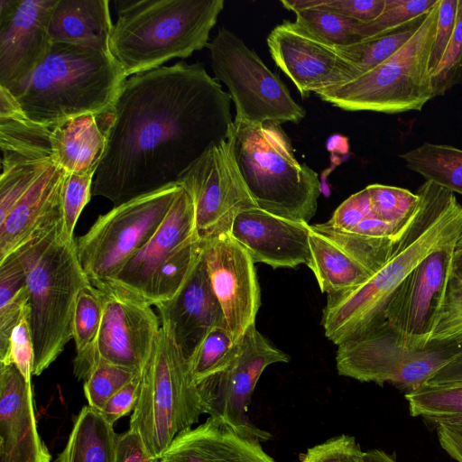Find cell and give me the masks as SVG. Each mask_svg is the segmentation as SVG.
I'll list each match as a JSON object with an SVG mask.
<instances>
[{
    "instance_id": "6da1fadb",
    "label": "cell",
    "mask_w": 462,
    "mask_h": 462,
    "mask_svg": "<svg viewBox=\"0 0 462 462\" xmlns=\"http://www.w3.org/2000/svg\"><path fill=\"white\" fill-rule=\"evenodd\" d=\"M231 101L199 62L126 79L105 115L106 146L92 195L117 206L176 182L210 145L228 138Z\"/></svg>"
},
{
    "instance_id": "7a4b0ae2",
    "label": "cell",
    "mask_w": 462,
    "mask_h": 462,
    "mask_svg": "<svg viewBox=\"0 0 462 462\" xmlns=\"http://www.w3.org/2000/svg\"><path fill=\"white\" fill-rule=\"evenodd\" d=\"M416 194V209L384 263L356 288L327 295L321 325L336 346L381 322L408 274L430 253L457 245L462 233V205L455 194L426 180Z\"/></svg>"
},
{
    "instance_id": "3957f363",
    "label": "cell",
    "mask_w": 462,
    "mask_h": 462,
    "mask_svg": "<svg viewBox=\"0 0 462 462\" xmlns=\"http://www.w3.org/2000/svg\"><path fill=\"white\" fill-rule=\"evenodd\" d=\"M109 53L126 78L208 45L223 0H117Z\"/></svg>"
},
{
    "instance_id": "277c9868",
    "label": "cell",
    "mask_w": 462,
    "mask_h": 462,
    "mask_svg": "<svg viewBox=\"0 0 462 462\" xmlns=\"http://www.w3.org/2000/svg\"><path fill=\"white\" fill-rule=\"evenodd\" d=\"M126 79L110 53L52 43L15 97L30 121L52 128L79 116L111 110Z\"/></svg>"
},
{
    "instance_id": "5b68a950",
    "label": "cell",
    "mask_w": 462,
    "mask_h": 462,
    "mask_svg": "<svg viewBox=\"0 0 462 462\" xmlns=\"http://www.w3.org/2000/svg\"><path fill=\"white\" fill-rule=\"evenodd\" d=\"M15 252L26 271L34 348L32 375H40L72 338L76 298L89 281L80 265L76 241L64 236L62 223Z\"/></svg>"
},
{
    "instance_id": "8992f818",
    "label": "cell",
    "mask_w": 462,
    "mask_h": 462,
    "mask_svg": "<svg viewBox=\"0 0 462 462\" xmlns=\"http://www.w3.org/2000/svg\"><path fill=\"white\" fill-rule=\"evenodd\" d=\"M236 161L257 208L271 214L308 223L321 193L318 174L295 157L281 125L234 121Z\"/></svg>"
},
{
    "instance_id": "52a82bcc",
    "label": "cell",
    "mask_w": 462,
    "mask_h": 462,
    "mask_svg": "<svg viewBox=\"0 0 462 462\" xmlns=\"http://www.w3.org/2000/svg\"><path fill=\"white\" fill-rule=\"evenodd\" d=\"M439 0L412 36L384 61L350 81L316 93L346 111L397 114L420 111L434 97L430 59Z\"/></svg>"
},
{
    "instance_id": "ba28073f",
    "label": "cell",
    "mask_w": 462,
    "mask_h": 462,
    "mask_svg": "<svg viewBox=\"0 0 462 462\" xmlns=\"http://www.w3.org/2000/svg\"><path fill=\"white\" fill-rule=\"evenodd\" d=\"M205 413L188 359L161 326L151 358L141 374L137 404L129 429L139 434L148 455L159 458L180 432Z\"/></svg>"
},
{
    "instance_id": "9c48e42d",
    "label": "cell",
    "mask_w": 462,
    "mask_h": 462,
    "mask_svg": "<svg viewBox=\"0 0 462 462\" xmlns=\"http://www.w3.org/2000/svg\"><path fill=\"white\" fill-rule=\"evenodd\" d=\"M337 374L360 382L391 383L406 393L424 385L438 371L462 356V343L406 345L384 321L337 346Z\"/></svg>"
},
{
    "instance_id": "30bf717a",
    "label": "cell",
    "mask_w": 462,
    "mask_h": 462,
    "mask_svg": "<svg viewBox=\"0 0 462 462\" xmlns=\"http://www.w3.org/2000/svg\"><path fill=\"white\" fill-rule=\"evenodd\" d=\"M182 187L171 183L115 206L76 241L84 273L96 288L109 283L150 240Z\"/></svg>"
},
{
    "instance_id": "8fae6325",
    "label": "cell",
    "mask_w": 462,
    "mask_h": 462,
    "mask_svg": "<svg viewBox=\"0 0 462 462\" xmlns=\"http://www.w3.org/2000/svg\"><path fill=\"white\" fill-rule=\"evenodd\" d=\"M208 47L215 79L226 86L235 104L234 121L297 124L305 116L280 76L236 34L221 27Z\"/></svg>"
},
{
    "instance_id": "7c38bea8",
    "label": "cell",
    "mask_w": 462,
    "mask_h": 462,
    "mask_svg": "<svg viewBox=\"0 0 462 462\" xmlns=\"http://www.w3.org/2000/svg\"><path fill=\"white\" fill-rule=\"evenodd\" d=\"M232 133L210 145L176 180L192 199L200 237L229 233L239 212L257 208L241 174Z\"/></svg>"
},
{
    "instance_id": "4fadbf2b",
    "label": "cell",
    "mask_w": 462,
    "mask_h": 462,
    "mask_svg": "<svg viewBox=\"0 0 462 462\" xmlns=\"http://www.w3.org/2000/svg\"><path fill=\"white\" fill-rule=\"evenodd\" d=\"M290 356L276 347L255 327L250 326L239 340L232 362L220 373L197 383L204 411L239 433L266 441L272 435L254 426L248 407L256 383L265 370L276 363H287Z\"/></svg>"
},
{
    "instance_id": "5bb4252c",
    "label": "cell",
    "mask_w": 462,
    "mask_h": 462,
    "mask_svg": "<svg viewBox=\"0 0 462 462\" xmlns=\"http://www.w3.org/2000/svg\"><path fill=\"white\" fill-rule=\"evenodd\" d=\"M455 249L456 245H448L426 256L408 274L386 306L383 320L411 347H425L438 326Z\"/></svg>"
},
{
    "instance_id": "9a60e30c",
    "label": "cell",
    "mask_w": 462,
    "mask_h": 462,
    "mask_svg": "<svg viewBox=\"0 0 462 462\" xmlns=\"http://www.w3.org/2000/svg\"><path fill=\"white\" fill-rule=\"evenodd\" d=\"M57 0H0V86L17 97L52 45Z\"/></svg>"
},
{
    "instance_id": "2e32d148",
    "label": "cell",
    "mask_w": 462,
    "mask_h": 462,
    "mask_svg": "<svg viewBox=\"0 0 462 462\" xmlns=\"http://www.w3.org/2000/svg\"><path fill=\"white\" fill-rule=\"evenodd\" d=\"M202 238V254L212 290L236 341L255 324L261 304L254 263L228 233Z\"/></svg>"
},
{
    "instance_id": "e0dca14e",
    "label": "cell",
    "mask_w": 462,
    "mask_h": 462,
    "mask_svg": "<svg viewBox=\"0 0 462 462\" xmlns=\"http://www.w3.org/2000/svg\"><path fill=\"white\" fill-rule=\"evenodd\" d=\"M266 42L275 64L303 97L355 79L353 67L337 47L296 22L276 25Z\"/></svg>"
},
{
    "instance_id": "ac0fdd59",
    "label": "cell",
    "mask_w": 462,
    "mask_h": 462,
    "mask_svg": "<svg viewBox=\"0 0 462 462\" xmlns=\"http://www.w3.org/2000/svg\"><path fill=\"white\" fill-rule=\"evenodd\" d=\"M98 290L104 311L95 365L104 360L142 374L156 344L160 319L143 300L111 288Z\"/></svg>"
},
{
    "instance_id": "d6986e66",
    "label": "cell",
    "mask_w": 462,
    "mask_h": 462,
    "mask_svg": "<svg viewBox=\"0 0 462 462\" xmlns=\"http://www.w3.org/2000/svg\"><path fill=\"white\" fill-rule=\"evenodd\" d=\"M195 208L182 188L162 223L109 283L111 288L152 305L154 282L159 271L185 246L199 240Z\"/></svg>"
},
{
    "instance_id": "ffe728a7",
    "label": "cell",
    "mask_w": 462,
    "mask_h": 462,
    "mask_svg": "<svg viewBox=\"0 0 462 462\" xmlns=\"http://www.w3.org/2000/svg\"><path fill=\"white\" fill-rule=\"evenodd\" d=\"M0 223L54 159L51 128L30 121L22 110L0 116Z\"/></svg>"
},
{
    "instance_id": "44dd1931",
    "label": "cell",
    "mask_w": 462,
    "mask_h": 462,
    "mask_svg": "<svg viewBox=\"0 0 462 462\" xmlns=\"http://www.w3.org/2000/svg\"><path fill=\"white\" fill-rule=\"evenodd\" d=\"M309 226L308 223L252 208L236 215L228 234L254 263L273 269L294 268L310 261Z\"/></svg>"
},
{
    "instance_id": "7402d4cb",
    "label": "cell",
    "mask_w": 462,
    "mask_h": 462,
    "mask_svg": "<svg viewBox=\"0 0 462 462\" xmlns=\"http://www.w3.org/2000/svg\"><path fill=\"white\" fill-rule=\"evenodd\" d=\"M37 428L32 383L0 364V462H50Z\"/></svg>"
},
{
    "instance_id": "603a6c76",
    "label": "cell",
    "mask_w": 462,
    "mask_h": 462,
    "mask_svg": "<svg viewBox=\"0 0 462 462\" xmlns=\"http://www.w3.org/2000/svg\"><path fill=\"white\" fill-rule=\"evenodd\" d=\"M154 306L160 313L161 326L188 360L212 328H227L203 254L180 291L173 299Z\"/></svg>"
},
{
    "instance_id": "cb8c5ba5",
    "label": "cell",
    "mask_w": 462,
    "mask_h": 462,
    "mask_svg": "<svg viewBox=\"0 0 462 462\" xmlns=\"http://www.w3.org/2000/svg\"><path fill=\"white\" fill-rule=\"evenodd\" d=\"M66 173L53 159L0 223V262L62 223Z\"/></svg>"
},
{
    "instance_id": "d4e9b609",
    "label": "cell",
    "mask_w": 462,
    "mask_h": 462,
    "mask_svg": "<svg viewBox=\"0 0 462 462\" xmlns=\"http://www.w3.org/2000/svg\"><path fill=\"white\" fill-rule=\"evenodd\" d=\"M158 462H276L260 440L239 433L225 422L208 417L180 432Z\"/></svg>"
},
{
    "instance_id": "484cf974",
    "label": "cell",
    "mask_w": 462,
    "mask_h": 462,
    "mask_svg": "<svg viewBox=\"0 0 462 462\" xmlns=\"http://www.w3.org/2000/svg\"><path fill=\"white\" fill-rule=\"evenodd\" d=\"M113 26L107 0H57L50 19L49 34L51 43L109 53Z\"/></svg>"
},
{
    "instance_id": "4316f807",
    "label": "cell",
    "mask_w": 462,
    "mask_h": 462,
    "mask_svg": "<svg viewBox=\"0 0 462 462\" xmlns=\"http://www.w3.org/2000/svg\"><path fill=\"white\" fill-rule=\"evenodd\" d=\"M310 258L307 266L327 295L351 291L376 271L347 246L317 228L309 226Z\"/></svg>"
},
{
    "instance_id": "83f0119b",
    "label": "cell",
    "mask_w": 462,
    "mask_h": 462,
    "mask_svg": "<svg viewBox=\"0 0 462 462\" xmlns=\"http://www.w3.org/2000/svg\"><path fill=\"white\" fill-rule=\"evenodd\" d=\"M55 162L69 173L96 174L105 153L106 133L99 116L86 114L51 128Z\"/></svg>"
},
{
    "instance_id": "f1b7e54d",
    "label": "cell",
    "mask_w": 462,
    "mask_h": 462,
    "mask_svg": "<svg viewBox=\"0 0 462 462\" xmlns=\"http://www.w3.org/2000/svg\"><path fill=\"white\" fill-rule=\"evenodd\" d=\"M118 435L89 405L75 419L67 444L54 462H116Z\"/></svg>"
},
{
    "instance_id": "f546056e",
    "label": "cell",
    "mask_w": 462,
    "mask_h": 462,
    "mask_svg": "<svg viewBox=\"0 0 462 462\" xmlns=\"http://www.w3.org/2000/svg\"><path fill=\"white\" fill-rule=\"evenodd\" d=\"M103 311L102 291L90 282L83 286L76 298L72 319V338L77 352L73 373L79 380L85 381L95 365V349Z\"/></svg>"
},
{
    "instance_id": "4dcf8cb0",
    "label": "cell",
    "mask_w": 462,
    "mask_h": 462,
    "mask_svg": "<svg viewBox=\"0 0 462 462\" xmlns=\"http://www.w3.org/2000/svg\"><path fill=\"white\" fill-rule=\"evenodd\" d=\"M405 167L451 192L462 195V150L423 143L399 155Z\"/></svg>"
},
{
    "instance_id": "1f68e13d",
    "label": "cell",
    "mask_w": 462,
    "mask_h": 462,
    "mask_svg": "<svg viewBox=\"0 0 462 462\" xmlns=\"http://www.w3.org/2000/svg\"><path fill=\"white\" fill-rule=\"evenodd\" d=\"M281 3L284 8L295 13L298 24L335 47L360 42L356 23L322 7L319 0H282Z\"/></svg>"
},
{
    "instance_id": "d6a6232c",
    "label": "cell",
    "mask_w": 462,
    "mask_h": 462,
    "mask_svg": "<svg viewBox=\"0 0 462 462\" xmlns=\"http://www.w3.org/2000/svg\"><path fill=\"white\" fill-rule=\"evenodd\" d=\"M425 14L406 26L384 36L337 47L353 67L355 79L374 69L398 51L416 32Z\"/></svg>"
},
{
    "instance_id": "836d02e7",
    "label": "cell",
    "mask_w": 462,
    "mask_h": 462,
    "mask_svg": "<svg viewBox=\"0 0 462 462\" xmlns=\"http://www.w3.org/2000/svg\"><path fill=\"white\" fill-rule=\"evenodd\" d=\"M239 346L226 327L212 328L189 358L197 383L223 371L235 358Z\"/></svg>"
},
{
    "instance_id": "e575fe53",
    "label": "cell",
    "mask_w": 462,
    "mask_h": 462,
    "mask_svg": "<svg viewBox=\"0 0 462 462\" xmlns=\"http://www.w3.org/2000/svg\"><path fill=\"white\" fill-rule=\"evenodd\" d=\"M438 0H385L382 14L367 23H356L360 42L369 41L397 31L426 14Z\"/></svg>"
},
{
    "instance_id": "d590c367",
    "label": "cell",
    "mask_w": 462,
    "mask_h": 462,
    "mask_svg": "<svg viewBox=\"0 0 462 462\" xmlns=\"http://www.w3.org/2000/svg\"><path fill=\"white\" fill-rule=\"evenodd\" d=\"M410 414L423 419L462 416V384L428 385L405 393Z\"/></svg>"
},
{
    "instance_id": "8d00e7d4",
    "label": "cell",
    "mask_w": 462,
    "mask_h": 462,
    "mask_svg": "<svg viewBox=\"0 0 462 462\" xmlns=\"http://www.w3.org/2000/svg\"><path fill=\"white\" fill-rule=\"evenodd\" d=\"M366 189L374 215L400 234L416 209L418 195L403 188L383 184H371Z\"/></svg>"
},
{
    "instance_id": "74e56055",
    "label": "cell",
    "mask_w": 462,
    "mask_h": 462,
    "mask_svg": "<svg viewBox=\"0 0 462 462\" xmlns=\"http://www.w3.org/2000/svg\"><path fill=\"white\" fill-rule=\"evenodd\" d=\"M141 373L99 360L84 381L88 405L100 411L106 402Z\"/></svg>"
},
{
    "instance_id": "f35d334b",
    "label": "cell",
    "mask_w": 462,
    "mask_h": 462,
    "mask_svg": "<svg viewBox=\"0 0 462 462\" xmlns=\"http://www.w3.org/2000/svg\"><path fill=\"white\" fill-rule=\"evenodd\" d=\"M430 79L434 97L443 96L462 84V0H458L454 33Z\"/></svg>"
},
{
    "instance_id": "ab89813d",
    "label": "cell",
    "mask_w": 462,
    "mask_h": 462,
    "mask_svg": "<svg viewBox=\"0 0 462 462\" xmlns=\"http://www.w3.org/2000/svg\"><path fill=\"white\" fill-rule=\"evenodd\" d=\"M94 177V173H66L62 192V232L68 240H74L76 224L92 195Z\"/></svg>"
},
{
    "instance_id": "60d3db41",
    "label": "cell",
    "mask_w": 462,
    "mask_h": 462,
    "mask_svg": "<svg viewBox=\"0 0 462 462\" xmlns=\"http://www.w3.org/2000/svg\"><path fill=\"white\" fill-rule=\"evenodd\" d=\"M462 343V279L451 273L438 326L430 342Z\"/></svg>"
},
{
    "instance_id": "b9f144b4",
    "label": "cell",
    "mask_w": 462,
    "mask_h": 462,
    "mask_svg": "<svg viewBox=\"0 0 462 462\" xmlns=\"http://www.w3.org/2000/svg\"><path fill=\"white\" fill-rule=\"evenodd\" d=\"M363 454L354 437L341 434L308 448L298 462H363Z\"/></svg>"
},
{
    "instance_id": "7bdbcfd3",
    "label": "cell",
    "mask_w": 462,
    "mask_h": 462,
    "mask_svg": "<svg viewBox=\"0 0 462 462\" xmlns=\"http://www.w3.org/2000/svg\"><path fill=\"white\" fill-rule=\"evenodd\" d=\"M373 215L370 195L365 187L344 200L330 219L319 225L331 231L346 233Z\"/></svg>"
},
{
    "instance_id": "ee69618b",
    "label": "cell",
    "mask_w": 462,
    "mask_h": 462,
    "mask_svg": "<svg viewBox=\"0 0 462 462\" xmlns=\"http://www.w3.org/2000/svg\"><path fill=\"white\" fill-rule=\"evenodd\" d=\"M29 313L30 309L27 305L19 323L12 332L7 365L13 364L24 379L31 383L34 363V348Z\"/></svg>"
},
{
    "instance_id": "f6af8a7d",
    "label": "cell",
    "mask_w": 462,
    "mask_h": 462,
    "mask_svg": "<svg viewBox=\"0 0 462 462\" xmlns=\"http://www.w3.org/2000/svg\"><path fill=\"white\" fill-rule=\"evenodd\" d=\"M458 0H439V14L430 59V74L440 62L454 33Z\"/></svg>"
},
{
    "instance_id": "bcb514c9",
    "label": "cell",
    "mask_w": 462,
    "mask_h": 462,
    "mask_svg": "<svg viewBox=\"0 0 462 462\" xmlns=\"http://www.w3.org/2000/svg\"><path fill=\"white\" fill-rule=\"evenodd\" d=\"M319 3L355 23H367L382 14L385 0H319Z\"/></svg>"
},
{
    "instance_id": "7dc6e473",
    "label": "cell",
    "mask_w": 462,
    "mask_h": 462,
    "mask_svg": "<svg viewBox=\"0 0 462 462\" xmlns=\"http://www.w3.org/2000/svg\"><path fill=\"white\" fill-rule=\"evenodd\" d=\"M140 388L141 374L115 393L101 409L100 414L113 426L120 418L134 410Z\"/></svg>"
},
{
    "instance_id": "c3c4849f",
    "label": "cell",
    "mask_w": 462,
    "mask_h": 462,
    "mask_svg": "<svg viewBox=\"0 0 462 462\" xmlns=\"http://www.w3.org/2000/svg\"><path fill=\"white\" fill-rule=\"evenodd\" d=\"M116 462H158V458L148 455L139 434L129 429L118 435Z\"/></svg>"
},
{
    "instance_id": "681fc988",
    "label": "cell",
    "mask_w": 462,
    "mask_h": 462,
    "mask_svg": "<svg viewBox=\"0 0 462 462\" xmlns=\"http://www.w3.org/2000/svg\"><path fill=\"white\" fill-rule=\"evenodd\" d=\"M433 426L442 449L455 461L462 462V428L443 423Z\"/></svg>"
},
{
    "instance_id": "f907efd6",
    "label": "cell",
    "mask_w": 462,
    "mask_h": 462,
    "mask_svg": "<svg viewBox=\"0 0 462 462\" xmlns=\"http://www.w3.org/2000/svg\"><path fill=\"white\" fill-rule=\"evenodd\" d=\"M363 462H397L390 455L380 449H371L364 452Z\"/></svg>"
},
{
    "instance_id": "816d5d0a",
    "label": "cell",
    "mask_w": 462,
    "mask_h": 462,
    "mask_svg": "<svg viewBox=\"0 0 462 462\" xmlns=\"http://www.w3.org/2000/svg\"><path fill=\"white\" fill-rule=\"evenodd\" d=\"M426 422L430 425H435L438 423H443L450 426H457L462 428V416H453V417H446V418H438V419H424Z\"/></svg>"
},
{
    "instance_id": "f5cc1de1",
    "label": "cell",
    "mask_w": 462,
    "mask_h": 462,
    "mask_svg": "<svg viewBox=\"0 0 462 462\" xmlns=\"http://www.w3.org/2000/svg\"><path fill=\"white\" fill-rule=\"evenodd\" d=\"M452 274L462 279V247L455 249L452 261Z\"/></svg>"
},
{
    "instance_id": "db71d44e",
    "label": "cell",
    "mask_w": 462,
    "mask_h": 462,
    "mask_svg": "<svg viewBox=\"0 0 462 462\" xmlns=\"http://www.w3.org/2000/svg\"><path fill=\"white\" fill-rule=\"evenodd\" d=\"M459 247H462V233L457 242V245H456V248H459Z\"/></svg>"
},
{
    "instance_id": "11a10c76",
    "label": "cell",
    "mask_w": 462,
    "mask_h": 462,
    "mask_svg": "<svg viewBox=\"0 0 462 462\" xmlns=\"http://www.w3.org/2000/svg\"><path fill=\"white\" fill-rule=\"evenodd\" d=\"M461 428V427H460Z\"/></svg>"
}]
</instances>
